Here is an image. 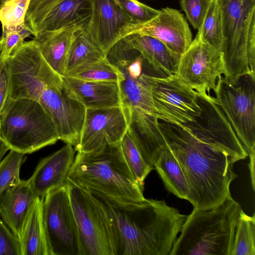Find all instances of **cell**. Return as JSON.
Instances as JSON below:
<instances>
[{"label": "cell", "instance_id": "obj_1", "mask_svg": "<svg viewBox=\"0 0 255 255\" xmlns=\"http://www.w3.org/2000/svg\"><path fill=\"white\" fill-rule=\"evenodd\" d=\"M164 142L179 164L193 209L217 207L231 196L230 187L238 175L229 155L195 137L183 126L158 119Z\"/></svg>", "mask_w": 255, "mask_h": 255}, {"label": "cell", "instance_id": "obj_2", "mask_svg": "<svg viewBox=\"0 0 255 255\" xmlns=\"http://www.w3.org/2000/svg\"><path fill=\"white\" fill-rule=\"evenodd\" d=\"M99 198L114 225L117 255H169L187 216L164 200L118 204Z\"/></svg>", "mask_w": 255, "mask_h": 255}, {"label": "cell", "instance_id": "obj_3", "mask_svg": "<svg viewBox=\"0 0 255 255\" xmlns=\"http://www.w3.org/2000/svg\"><path fill=\"white\" fill-rule=\"evenodd\" d=\"M67 179L95 196L118 204L143 201L144 187L136 182L120 142L93 151L77 152Z\"/></svg>", "mask_w": 255, "mask_h": 255}, {"label": "cell", "instance_id": "obj_4", "mask_svg": "<svg viewBox=\"0 0 255 255\" xmlns=\"http://www.w3.org/2000/svg\"><path fill=\"white\" fill-rule=\"evenodd\" d=\"M241 210L232 196L214 208L193 209L169 255H231Z\"/></svg>", "mask_w": 255, "mask_h": 255}, {"label": "cell", "instance_id": "obj_5", "mask_svg": "<svg viewBox=\"0 0 255 255\" xmlns=\"http://www.w3.org/2000/svg\"><path fill=\"white\" fill-rule=\"evenodd\" d=\"M225 74L255 76V0H219Z\"/></svg>", "mask_w": 255, "mask_h": 255}, {"label": "cell", "instance_id": "obj_6", "mask_svg": "<svg viewBox=\"0 0 255 255\" xmlns=\"http://www.w3.org/2000/svg\"><path fill=\"white\" fill-rule=\"evenodd\" d=\"M0 137L10 149L31 153L59 140L53 121L39 101L9 99L0 116Z\"/></svg>", "mask_w": 255, "mask_h": 255}, {"label": "cell", "instance_id": "obj_7", "mask_svg": "<svg viewBox=\"0 0 255 255\" xmlns=\"http://www.w3.org/2000/svg\"><path fill=\"white\" fill-rule=\"evenodd\" d=\"M66 185L78 231L82 255H117L114 225L104 202L68 179Z\"/></svg>", "mask_w": 255, "mask_h": 255}, {"label": "cell", "instance_id": "obj_8", "mask_svg": "<svg viewBox=\"0 0 255 255\" xmlns=\"http://www.w3.org/2000/svg\"><path fill=\"white\" fill-rule=\"evenodd\" d=\"M248 155L255 151V76H223L213 91Z\"/></svg>", "mask_w": 255, "mask_h": 255}, {"label": "cell", "instance_id": "obj_9", "mask_svg": "<svg viewBox=\"0 0 255 255\" xmlns=\"http://www.w3.org/2000/svg\"><path fill=\"white\" fill-rule=\"evenodd\" d=\"M6 63L11 99L39 101L45 89L63 85L62 77L47 63L34 40L24 42Z\"/></svg>", "mask_w": 255, "mask_h": 255}, {"label": "cell", "instance_id": "obj_10", "mask_svg": "<svg viewBox=\"0 0 255 255\" xmlns=\"http://www.w3.org/2000/svg\"><path fill=\"white\" fill-rule=\"evenodd\" d=\"M140 76L150 91L158 120L181 126L200 116L196 91L177 75L158 76L143 72Z\"/></svg>", "mask_w": 255, "mask_h": 255}, {"label": "cell", "instance_id": "obj_11", "mask_svg": "<svg viewBox=\"0 0 255 255\" xmlns=\"http://www.w3.org/2000/svg\"><path fill=\"white\" fill-rule=\"evenodd\" d=\"M42 217L49 255H82L66 184L50 191L44 196Z\"/></svg>", "mask_w": 255, "mask_h": 255}, {"label": "cell", "instance_id": "obj_12", "mask_svg": "<svg viewBox=\"0 0 255 255\" xmlns=\"http://www.w3.org/2000/svg\"><path fill=\"white\" fill-rule=\"evenodd\" d=\"M197 92L201 113L193 122L184 124L195 137L224 152L236 162L248 154L215 97Z\"/></svg>", "mask_w": 255, "mask_h": 255}, {"label": "cell", "instance_id": "obj_13", "mask_svg": "<svg viewBox=\"0 0 255 255\" xmlns=\"http://www.w3.org/2000/svg\"><path fill=\"white\" fill-rule=\"evenodd\" d=\"M224 74L222 54L206 43L198 31L180 56L176 75L195 91L211 95Z\"/></svg>", "mask_w": 255, "mask_h": 255}, {"label": "cell", "instance_id": "obj_14", "mask_svg": "<svg viewBox=\"0 0 255 255\" xmlns=\"http://www.w3.org/2000/svg\"><path fill=\"white\" fill-rule=\"evenodd\" d=\"M128 127L123 106L86 109L80 142L75 149L87 152L120 142Z\"/></svg>", "mask_w": 255, "mask_h": 255}, {"label": "cell", "instance_id": "obj_15", "mask_svg": "<svg viewBox=\"0 0 255 255\" xmlns=\"http://www.w3.org/2000/svg\"><path fill=\"white\" fill-rule=\"evenodd\" d=\"M39 102L51 118L59 140L75 149L80 142L86 108L70 97L63 85L45 89Z\"/></svg>", "mask_w": 255, "mask_h": 255}, {"label": "cell", "instance_id": "obj_16", "mask_svg": "<svg viewBox=\"0 0 255 255\" xmlns=\"http://www.w3.org/2000/svg\"><path fill=\"white\" fill-rule=\"evenodd\" d=\"M91 15L85 27L107 55L135 24L115 0H91Z\"/></svg>", "mask_w": 255, "mask_h": 255}, {"label": "cell", "instance_id": "obj_17", "mask_svg": "<svg viewBox=\"0 0 255 255\" xmlns=\"http://www.w3.org/2000/svg\"><path fill=\"white\" fill-rule=\"evenodd\" d=\"M137 33L157 38L173 52L181 55L192 41V34L183 15L178 10L166 7L149 21L135 24L129 34Z\"/></svg>", "mask_w": 255, "mask_h": 255}, {"label": "cell", "instance_id": "obj_18", "mask_svg": "<svg viewBox=\"0 0 255 255\" xmlns=\"http://www.w3.org/2000/svg\"><path fill=\"white\" fill-rule=\"evenodd\" d=\"M141 152L146 162L157 171L168 191L187 200L189 190L186 179L175 157L165 144L158 127L148 138Z\"/></svg>", "mask_w": 255, "mask_h": 255}, {"label": "cell", "instance_id": "obj_19", "mask_svg": "<svg viewBox=\"0 0 255 255\" xmlns=\"http://www.w3.org/2000/svg\"><path fill=\"white\" fill-rule=\"evenodd\" d=\"M75 151L73 145L66 143L39 162L28 179L37 196L44 198L50 191L66 184Z\"/></svg>", "mask_w": 255, "mask_h": 255}, {"label": "cell", "instance_id": "obj_20", "mask_svg": "<svg viewBox=\"0 0 255 255\" xmlns=\"http://www.w3.org/2000/svg\"><path fill=\"white\" fill-rule=\"evenodd\" d=\"M63 87L68 95L86 109L123 106L119 84L80 80L62 77Z\"/></svg>", "mask_w": 255, "mask_h": 255}, {"label": "cell", "instance_id": "obj_21", "mask_svg": "<svg viewBox=\"0 0 255 255\" xmlns=\"http://www.w3.org/2000/svg\"><path fill=\"white\" fill-rule=\"evenodd\" d=\"M37 197L28 179L9 187L0 197V216L18 240Z\"/></svg>", "mask_w": 255, "mask_h": 255}, {"label": "cell", "instance_id": "obj_22", "mask_svg": "<svg viewBox=\"0 0 255 255\" xmlns=\"http://www.w3.org/2000/svg\"><path fill=\"white\" fill-rule=\"evenodd\" d=\"M83 27L74 25L52 30H43L34 36L33 40L45 61L62 77L65 75L72 43Z\"/></svg>", "mask_w": 255, "mask_h": 255}, {"label": "cell", "instance_id": "obj_23", "mask_svg": "<svg viewBox=\"0 0 255 255\" xmlns=\"http://www.w3.org/2000/svg\"><path fill=\"white\" fill-rule=\"evenodd\" d=\"M122 39L138 51L156 71L166 76L176 75L181 55L173 52L160 40L137 33L129 34Z\"/></svg>", "mask_w": 255, "mask_h": 255}, {"label": "cell", "instance_id": "obj_24", "mask_svg": "<svg viewBox=\"0 0 255 255\" xmlns=\"http://www.w3.org/2000/svg\"><path fill=\"white\" fill-rule=\"evenodd\" d=\"M91 13V0H64L50 11L41 24L38 32L74 25L85 26Z\"/></svg>", "mask_w": 255, "mask_h": 255}, {"label": "cell", "instance_id": "obj_25", "mask_svg": "<svg viewBox=\"0 0 255 255\" xmlns=\"http://www.w3.org/2000/svg\"><path fill=\"white\" fill-rule=\"evenodd\" d=\"M43 198L37 196L19 239L21 255H49L42 217Z\"/></svg>", "mask_w": 255, "mask_h": 255}, {"label": "cell", "instance_id": "obj_26", "mask_svg": "<svg viewBox=\"0 0 255 255\" xmlns=\"http://www.w3.org/2000/svg\"><path fill=\"white\" fill-rule=\"evenodd\" d=\"M120 71L124 76L119 83L123 107L157 118L151 94L140 76L133 79Z\"/></svg>", "mask_w": 255, "mask_h": 255}, {"label": "cell", "instance_id": "obj_27", "mask_svg": "<svg viewBox=\"0 0 255 255\" xmlns=\"http://www.w3.org/2000/svg\"><path fill=\"white\" fill-rule=\"evenodd\" d=\"M65 76L80 80L119 84L124 79L122 72L107 57L78 65L65 73Z\"/></svg>", "mask_w": 255, "mask_h": 255}, {"label": "cell", "instance_id": "obj_28", "mask_svg": "<svg viewBox=\"0 0 255 255\" xmlns=\"http://www.w3.org/2000/svg\"><path fill=\"white\" fill-rule=\"evenodd\" d=\"M106 57L107 55L83 27L77 33L71 45L66 73L81 64L100 60Z\"/></svg>", "mask_w": 255, "mask_h": 255}, {"label": "cell", "instance_id": "obj_29", "mask_svg": "<svg viewBox=\"0 0 255 255\" xmlns=\"http://www.w3.org/2000/svg\"><path fill=\"white\" fill-rule=\"evenodd\" d=\"M30 0H5L0 3V21L2 34L17 31L28 36L33 35L25 24L26 13Z\"/></svg>", "mask_w": 255, "mask_h": 255}, {"label": "cell", "instance_id": "obj_30", "mask_svg": "<svg viewBox=\"0 0 255 255\" xmlns=\"http://www.w3.org/2000/svg\"><path fill=\"white\" fill-rule=\"evenodd\" d=\"M125 159L138 184L144 187V180L153 168L146 162L128 128L120 141Z\"/></svg>", "mask_w": 255, "mask_h": 255}, {"label": "cell", "instance_id": "obj_31", "mask_svg": "<svg viewBox=\"0 0 255 255\" xmlns=\"http://www.w3.org/2000/svg\"><path fill=\"white\" fill-rule=\"evenodd\" d=\"M198 31L206 43L222 54V19L219 0H209L205 16Z\"/></svg>", "mask_w": 255, "mask_h": 255}, {"label": "cell", "instance_id": "obj_32", "mask_svg": "<svg viewBox=\"0 0 255 255\" xmlns=\"http://www.w3.org/2000/svg\"><path fill=\"white\" fill-rule=\"evenodd\" d=\"M231 255H255V214L250 216L241 211Z\"/></svg>", "mask_w": 255, "mask_h": 255}, {"label": "cell", "instance_id": "obj_33", "mask_svg": "<svg viewBox=\"0 0 255 255\" xmlns=\"http://www.w3.org/2000/svg\"><path fill=\"white\" fill-rule=\"evenodd\" d=\"M24 154L10 149L8 154L0 162V197L9 187L20 181V167Z\"/></svg>", "mask_w": 255, "mask_h": 255}, {"label": "cell", "instance_id": "obj_34", "mask_svg": "<svg viewBox=\"0 0 255 255\" xmlns=\"http://www.w3.org/2000/svg\"><path fill=\"white\" fill-rule=\"evenodd\" d=\"M5 0H0L2 2ZM64 0H30L26 13L25 24L35 35L50 11Z\"/></svg>", "mask_w": 255, "mask_h": 255}, {"label": "cell", "instance_id": "obj_35", "mask_svg": "<svg viewBox=\"0 0 255 255\" xmlns=\"http://www.w3.org/2000/svg\"><path fill=\"white\" fill-rule=\"evenodd\" d=\"M135 24L147 22L159 12L138 0H115Z\"/></svg>", "mask_w": 255, "mask_h": 255}, {"label": "cell", "instance_id": "obj_36", "mask_svg": "<svg viewBox=\"0 0 255 255\" xmlns=\"http://www.w3.org/2000/svg\"><path fill=\"white\" fill-rule=\"evenodd\" d=\"M209 3V0H180V6L194 29L200 27Z\"/></svg>", "mask_w": 255, "mask_h": 255}, {"label": "cell", "instance_id": "obj_37", "mask_svg": "<svg viewBox=\"0 0 255 255\" xmlns=\"http://www.w3.org/2000/svg\"><path fill=\"white\" fill-rule=\"evenodd\" d=\"M0 255H21L18 239L0 218Z\"/></svg>", "mask_w": 255, "mask_h": 255}, {"label": "cell", "instance_id": "obj_38", "mask_svg": "<svg viewBox=\"0 0 255 255\" xmlns=\"http://www.w3.org/2000/svg\"><path fill=\"white\" fill-rule=\"evenodd\" d=\"M1 37L3 43L0 52V59L6 61L23 44L24 39L28 36L17 31H9Z\"/></svg>", "mask_w": 255, "mask_h": 255}, {"label": "cell", "instance_id": "obj_39", "mask_svg": "<svg viewBox=\"0 0 255 255\" xmlns=\"http://www.w3.org/2000/svg\"><path fill=\"white\" fill-rule=\"evenodd\" d=\"M10 81L6 61L0 59V116L9 99Z\"/></svg>", "mask_w": 255, "mask_h": 255}, {"label": "cell", "instance_id": "obj_40", "mask_svg": "<svg viewBox=\"0 0 255 255\" xmlns=\"http://www.w3.org/2000/svg\"><path fill=\"white\" fill-rule=\"evenodd\" d=\"M248 156L250 157V162L249 164V167L250 172V175L251 178V183L252 188L255 191V151L249 154Z\"/></svg>", "mask_w": 255, "mask_h": 255}, {"label": "cell", "instance_id": "obj_41", "mask_svg": "<svg viewBox=\"0 0 255 255\" xmlns=\"http://www.w3.org/2000/svg\"><path fill=\"white\" fill-rule=\"evenodd\" d=\"M3 38H2V37H1L0 38V52L1 51L2 47L3 45Z\"/></svg>", "mask_w": 255, "mask_h": 255}, {"label": "cell", "instance_id": "obj_42", "mask_svg": "<svg viewBox=\"0 0 255 255\" xmlns=\"http://www.w3.org/2000/svg\"></svg>", "mask_w": 255, "mask_h": 255}]
</instances>
